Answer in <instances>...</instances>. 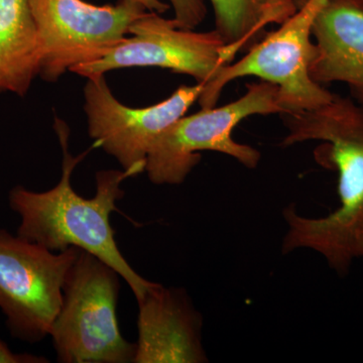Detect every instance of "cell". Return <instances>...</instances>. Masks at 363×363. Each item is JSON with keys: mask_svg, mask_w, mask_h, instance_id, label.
Masks as SVG:
<instances>
[{"mask_svg": "<svg viewBox=\"0 0 363 363\" xmlns=\"http://www.w3.org/2000/svg\"><path fill=\"white\" fill-rule=\"evenodd\" d=\"M55 130L63 154L59 183L45 192H35L23 186L9 192V207L21 218L18 235L51 252L77 247L95 255L116 269L136 301L140 300L157 283L143 278L124 259L111 223L116 203L124 196L121 185L130 174L124 169L99 171L95 176V195L92 198L78 195L72 186V175L89 150L73 156L69 152L68 126L56 118Z\"/></svg>", "mask_w": 363, "mask_h": 363, "instance_id": "6da1fadb", "label": "cell"}, {"mask_svg": "<svg viewBox=\"0 0 363 363\" xmlns=\"http://www.w3.org/2000/svg\"><path fill=\"white\" fill-rule=\"evenodd\" d=\"M288 133L284 145L321 140L315 160L338 173L340 205L322 218H307L290 206L284 212L288 233L283 252L310 248L339 272L350 269L355 231L363 222V105L335 95L328 104L284 114Z\"/></svg>", "mask_w": 363, "mask_h": 363, "instance_id": "7a4b0ae2", "label": "cell"}, {"mask_svg": "<svg viewBox=\"0 0 363 363\" xmlns=\"http://www.w3.org/2000/svg\"><path fill=\"white\" fill-rule=\"evenodd\" d=\"M121 274L80 250L63 286L61 309L50 336L61 363H133L136 344L117 321Z\"/></svg>", "mask_w": 363, "mask_h": 363, "instance_id": "3957f363", "label": "cell"}, {"mask_svg": "<svg viewBox=\"0 0 363 363\" xmlns=\"http://www.w3.org/2000/svg\"><path fill=\"white\" fill-rule=\"evenodd\" d=\"M274 113L285 114L278 86L262 80L248 84L247 92L235 101L184 116L169 126L150 149L145 172L156 185H179L201 161L199 152L204 150L221 152L247 168H255L260 152L235 142L234 128L247 117Z\"/></svg>", "mask_w": 363, "mask_h": 363, "instance_id": "277c9868", "label": "cell"}, {"mask_svg": "<svg viewBox=\"0 0 363 363\" xmlns=\"http://www.w3.org/2000/svg\"><path fill=\"white\" fill-rule=\"evenodd\" d=\"M326 1L306 0L279 28L252 45L242 59L224 67L203 90L198 100L202 109L216 106L226 85L248 76L278 86L279 104L285 114L311 111L331 101L335 94L318 84L310 75L315 56L313 25Z\"/></svg>", "mask_w": 363, "mask_h": 363, "instance_id": "5b68a950", "label": "cell"}, {"mask_svg": "<svg viewBox=\"0 0 363 363\" xmlns=\"http://www.w3.org/2000/svg\"><path fill=\"white\" fill-rule=\"evenodd\" d=\"M79 253L51 252L0 229V310L13 338L35 344L50 336Z\"/></svg>", "mask_w": 363, "mask_h": 363, "instance_id": "8992f818", "label": "cell"}, {"mask_svg": "<svg viewBox=\"0 0 363 363\" xmlns=\"http://www.w3.org/2000/svg\"><path fill=\"white\" fill-rule=\"evenodd\" d=\"M39 33L40 75L49 82L67 71L102 58L149 13L138 0L94 6L84 0H28Z\"/></svg>", "mask_w": 363, "mask_h": 363, "instance_id": "52a82bcc", "label": "cell"}, {"mask_svg": "<svg viewBox=\"0 0 363 363\" xmlns=\"http://www.w3.org/2000/svg\"><path fill=\"white\" fill-rule=\"evenodd\" d=\"M128 33L131 37L102 58L71 72L91 78L116 69L159 67L191 76L205 88L234 61L216 30L194 32L152 11L135 21Z\"/></svg>", "mask_w": 363, "mask_h": 363, "instance_id": "ba28073f", "label": "cell"}, {"mask_svg": "<svg viewBox=\"0 0 363 363\" xmlns=\"http://www.w3.org/2000/svg\"><path fill=\"white\" fill-rule=\"evenodd\" d=\"M204 85L181 86L164 101L131 108L112 94L104 75L87 78L84 109L94 147L113 157L131 177L145 171L157 138L185 116L201 96Z\"/></svg>", "mask_w": 363, "mask_h": 363, "instance_id": "9c48e42d", "label": "cell"}, {"mask_svg": "<svg viewBox=\"0 0 363 363\" xmlns=\"http://www.w3.org/2000/svg\"><path fill=\"white\" fill-rule=\"evenodd\" d=\"M138 306L133 363L205 362L202 319L182 289L157 284Z\"/></svg>", "mask_w": 363, "mask_h": 363, "instance_id": "30bf717a", "label": "cell"}, {"mask_svg": "<svg viewBox=\"0 0 363 363\" xmlns=\"http://www.w3.org/2000/svg\"><path fill=\"white\" fill-rule=\"evenodd\" d=\"M313 35V80L344 83L363 105V0H327L315 18Z\"/></svg>", "mask_w": 363, "mask_h": 363, "instance_id": "8fae6325", "label": "cell"}, {"mask_svg": "<svg viewBox=\"0 0 363 363\" xmlns=\"http://www.w3.org/2000/svg\"><path fill=\"white\" fill-rule=\"evenodd\" d=\"M42 48L28 0H0V91L23 96L40 75Z\"/></svg>", "mask_w": 363, "mask_h": 363, "instance_id": "7c38bea8", "label": "cell"}, {"mask_svg": "<svg viewBox=\"0 0 363 363\" xmlns=\"http://www.w3.org/2000/svg\"><path fill=\"white\" fill-rule=\"evenodd\" d=\"M213 6L215 30L220 35L229 54L235 59L250 48L272 23L281 25L291 16L260 0H210Z\"/></svg>", "mask_w": 363, "mask_h": 363, "instance_id": "4fadbf2b", "label": "cell"}, {"mask_svg": "<svg viewBox=\"0 0 363 363\" xmlns=\"http://www.w3.org/2000/svg\"><path fill=\"white\" fill-rule=\"evenodd\" d=\"M169 2L175 13L174 21L180 28L194 30L206 16L204 0H169Z\"/></svg>", "mask_w": 363, "mask_h": 363, "instance_id": "5bb4252c", "label": "cell"}, {"mask_svg": "<svg viewBox=\"0 0 363 363\" xmlns=\"http://www.w3.org/2000/svg\"><path fill=\"white\" fill-rule=\"evenodd\" d=\"M50 360L30 353H16L0 339V363H48Z\"/></svg>", "mask_w": 363, "mask_h": 363, "instance_id": "9a60e30c", "label": "cell"}, {"mask_svg": "<svg viewBox=\"0 0 363 363\" xmlns=\"http://www.w3.org/2000/svg\"><path fill=\"white\" fill-rule=\"evenodd\" d=\"M260 1L262 4H267V6L278 9L279 11L289 14V16H292L297 11L293 0H260Z\"/></svg>", "mask_w": 363, "mask_h": 363, "instance_id": "2e32d148", "label": "cell"}, {"mask_svg": "<svg viewBox=\"0 0 363 363\" xmlns=\"http://www.w3.org/2000/svg\"><path fill=\"white\" fill-rule=\"evenodd\" d=\"M352 253L354 259L357 257L363 259V222L355 231L352 242Z\"/></svg>", "mask_w": 363, "mask_h": 363, "instance_id": "e0dca14e", "label": "cell"}, {"mask_svg": "<svg viewBox=\"0 0 363 363\" xmlns=\"http://www.w3.org/2000/svg\"><path fill=\"white\" fill-rule=\"evenodd\" d=\"M142 2L145 9L149 11L157 13H164L169 9V4L162 0H138Z\"/></svg>", "mask_w": 363, "mask_h": 363, "instance_id": "ac0fdd59", "label": "cell"}]
</instances>
